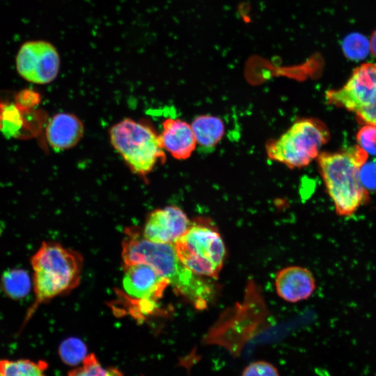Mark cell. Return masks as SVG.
<instances>
[{
    "label": "cell",
    "instance_id": "obj_17",
    "mask_svg": "<svg viewBox=\"0 0 376 376\" xmlns=\"http://www.w3.org/2000/svg\"><path fill=\"white\" fill-rule=\"evenodd\" d=\"M63 363L70 366H79L88 356V348L84 342L77 337L63 340L58 349Z\"/></svg>",
    "mask_w": 376,
    "mask_h": 376
},
{
    "label": "cell",
    "instance_id": "obj_11",
    "mask_svg": "<svg viewBox=\"0 0 376 376\" xmlns=\"http://www.w3.org/2000/svg\"><path fill=\"white\" fill-rule=\"evenodd\" d=\"M275 288L282 299L297 303L312 295L316 288V283L309 269L294 265L284 267L276 274Z\"/></svg>",
    "mask_w": 376,
    "mask_h": 376
},
{
    "label": "cell",
    "instance_id": "obj_6",
    "mask_svg": "<svg viewBox=\"0 0 376 376\" xmlns=\"http://www.w3.org/2000/svg\"><path fill=\"white\" fill-rule=\"evenodd\" d=\"M329 136L323 122L313 118H304L296 121L277 139L269 141L266 152L270 159L290 169H299L318 157Z\"/></svg>",
    "mask_w": 376,
    "mask_h": 376
},
{
    "label": "cell",
    "instance_id": "obj_2",
    "mask_svg": "<svg viewBox=\"0 0 376 376\" xmlns=\"http://www.w3.org/2000/svg\"><path fill=\"white\" fill-rule=\"evenodd\" d=\"M34 301L28 309L24 324L41 304L68 294L79 283L83 258L76 251L54 241H44L31 256Z\"/></svg>",
    "mask_w": 376,
    "mask_h": 376
},
{
    "label": "cell",
    "instance_id": "obj_12",
    "mask_svg": "<svg viewBox=\"0 0 376 376\" xmlns=\"http://www.w3.org/2000/svg\"><path fill=\"white\" fill-rule=\"evenodd\" d=\"M84 134L81 120L71 113L61 112L49 120L45 130V136L49 146L56 150H65L75 147Z\"/></svg>",
    "mask_w": 376,
    "mask_h": 376
},
{
    "label": "cell",
    "instance_id": "obj_19",
    "mask_svg": "<svg viewBox=\"0 0 376 376\" xmlns=\"http://www.w3.org/2000/svg\"><path fill=\"white\" fill-rule=\"evenodd\" d=\"M343 50L345 55L350 59L362 60L370 52L369 40L361 33H351L343 40Z\"/></svg>",
    "mask_w": 376,
    "mask_h": 376
},
{
    "label": "cell",
    "instance_id": "obj_8",
    "mask_svg": "<svg viewBox=\"0 0 376 376\" xmlns=\"http://www.w3.org/2000/svg\"><path fill=\"white\" fill-rule=\"evenodd\" d=\"M122 285L120 299L128 313L141 320L155 313L169 282L151 266L136 263L124 266Z\"/></svg>",
    "mask_w": 376,
    "mask_h": 376
},
{
    "label": "cell",
    "instance_id": "obj_1",
    "mask_svg": "<svg viewBox=\"0 0 376 376\" xmlns=\"http://www.w3.org/2000/svg\"><path fill=\"white\" fill-rule=\"evenodd\" d=\"M122 258L124 266L145 263L153 267L179 295L198 310L205 309L217 295V285L210 279L197 275L185 267L173 244L148 241L139 228L126 230Z\"/></svg>",
    "mask_w": 376,
    "mask_h": 376
},
{
    "label": "cell",
    "instance_id": "obj_16",
    "mask_svg": "<svg viewBox=\"0 0 376 376\" xmlns=\"http://www.w3.org/2000/svg\"><path fill=\"white\" fill-rule=\"evenodd\" d=\"M48 366L45 360L1 359L0 376H47Z\"/></svg>",
    "mask_w": 376,
    "mask_h": 376
},
{
    "label": "cell",
    "instance_id": "obj_20",
    "mask_svg": "<svg viewBox=\"0 0 376 376\" xmlns=\"http://www.w3.org/2000/svg\"><path fill=\"white\" fill-rule=\"evenodd\" d=\"M357 141L368 154L376 155V125H363L357 134Z\"/></svg>",
    "mask_w": 376,
    "mask_h": 376
},
{
    "label": "cell",
    "instance_id": "obj_21",
    "mask_svg": "<svg viewBox=\"0 0 376 376\" xmlns=\"http://www.w3.org/2000/svg\"><path fill=\"white\" fill-rule=\"evenodd\" d=\"M241 376H280V374L272 363L259 360L249 363L242 370Z\"/></svg>",
    "mask_w": 376,
    "mask_h": 376
},
{
    "label": "cell",
    "instance_id": "obj_15",
    "mask_svg": "<svg viewBox=\"0 0 376 376\" xmlns=\"http://www.w3.org/2000/svg\"><path fill=\"white\" fill-rule=\"evenodd\" d=\"M31 280L27 271L22 268H13L4 272L0 279V288L3 293L14 300L25 297L30 292Z\"/></svg>",
    "mask_w": 376,
    "mask_h": 376
},
{
    "label": "cell",
    "instance_id": "obj_13",
    "mask_svg": "<svg viewBox=\"0 0 376 376\" xmlns=\"http://www.w3.org/2000/svg\"><path fill=\"white\" fill-rule=\"evenodd\" d=\"M159 139L164 150L179 160L188 159L196 146L191 125L179 118H169L162 122Z\"/></svg>",
    "mask_w": 376,
    "mask_h": 376
},
{
    "label": "cell",
    "instance_id": "obj_4",
    "mask_svg": "<svg viewBox=\"0 0 376 376\" xmlns=\"http://www.w3.org/2000/svg\"><path fill=\"white\" fill-rule=\"evenodd\" d=\"M109 137L130 171L141 178H146L166 162L159 134L145 119L125 118L110 127Z\"/></svg>",
    "mask_w": 376,
    "mask_h": 376
},
{
    "label": "cell",
    "instance_id": "obj_5",
    "mask_svg": "<svg viewBox=\"0 0 376 376\" xmlns=\"http://www.w3.org/2000/svg\"><path fill=\"white\" fill-rule=\"evenodd\" d=\"M173 246L180 261L193 273L217 279L226 258V248L212 220L197 217Z\"/></svg>",
    "mask_w": 376,
    "mask_h": 376
},
{
    "label": "cell",
    "instance_id": "obj_23",
    "mask_svg": "<svg viewBox=\"0 0 376 376\" xmlns=\"http://www.w3.org/2000/svg\"><path fill=\"white\" fill-rule=\"evenodd\" d=\"M370 43V52L376 58V29L372 33L370 38L369 40Z\"/></svg>",
    "mask_w": 376,
    "mask_h": 376
},
{
    "label": "cell",
    "instance_id": "obj_18",
    "mask_svg": "<svg viewBox=\"0 0 376 376\" xmlns=\"http://www.w3.org/2000/svg\"><path fill=\"white\" fill-rule=\"evenodd\" d=\"M68 376H123V374L116 368L103 366L97 357L91 353L78 367L69 371Z\"/></svg>",
    "mask_w": 376,
    "mask_h": 376
},
{
    "label": "cell",
    "instance_id": "obj_10",
    "mask_svg": "<svg viewBox=\"0 0 376 376\" xmlns=\"http://www.w3.org/2000/svg\"><path fill=\"white\" fill-rule=\"evenodd\" d=\"M190 221L180 207L169 205L150 212L141 232L148 241L173 244L185 234Z\"/></svg>",
    "mask_w": 376,
    "mask_h": 376
},
{
    "label": "cell",
    "instance_id": "obj_7",
    "mask_svg": "<svg viewBox=\"0 0 376 376\" xmlns=\"http://www.w3.org/2000/svg\"><path fill=\"white\" fill-rule=\"evenodd\" d=\"M325 97L329 104L354 113L359 123L376 125V64L357 67L342 87L327 91Z\"/></svg>",
    "mask_w": 376,
    "mask_h": 376
},
{
    "label": "cell",
    "instance_id": "obj_14",
    "mask_svg": "<svg viewBox=\"0 0 376 376\" xmlns=\"http://www.w3.org/2000/svg\"><path fill=\"white\" fill-rule=\"evenodd\" d=\"M190 125L196 144L205 149L214 148L224 134L222 120L211 115L198 116L193 120Z\"/></svg>",
    "mask_w": 376,
    "mask_h": 376
},
{
    "label": "cell",
    "instance_id": "obj_22",
    "mask_svg": "<svg viewBox=\"0 0 376 376\" xmlns=\"http://www.w3.org/2000/svg\"><path fill=\"white\" fill-rule=\"evenodd\" d=\"M359 178L361 185L368 193L376 191V162L366 161L360 169Z\"/></svg>",
    "mask_w": 376,
    "mask_h": 376
},
{
    "label": "cell",
    "instance_id": "obj_9",
    "mask_svg": "<svg viewBox=\"0 0 376 376\" xmlns=\"http://www.w3.org/2000/svg\"><path fill=\"white\" fill-rule=\"evenodd\" d=\"M60 64V56L56 48L43 40L24 42L15 57V67L19 75L36 84L52 82L58 76Z\"/></svg>",
    "mask_w": 376,
    "mask_h": 376
},
{
    "label": "cell",
    "instance_id": "obj_3",
    "mask_svg": "<svg viewBox=\"0 0 376 376\" xmlns=\"http://www.w3.org/2000/svg\"><path fill=\"white\" fill-rule=\"evenodd\" d=\"M368 156L357 144L344 150L320 152L317 157L326 189L340 216L352 215L370 201L359 178L360 169Z\"/></svg>",
    "mask_w": 376,
    "mask_h": 376
}]
</instances>
